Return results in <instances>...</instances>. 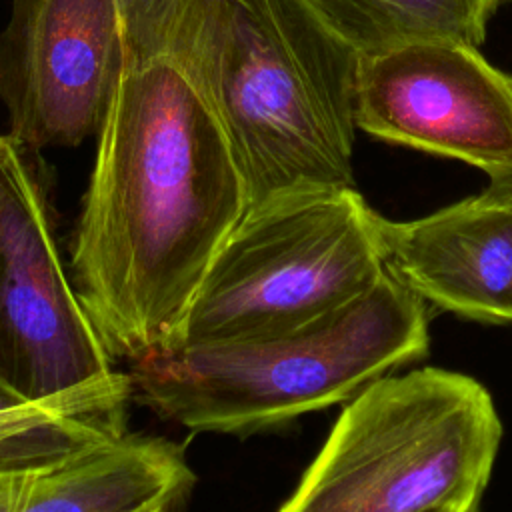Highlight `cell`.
Returning <instances> with one entry per match:
<instances>
[{
	"label": "cell",
	"instance_id": "cell-1",
	"mask_svg": "<svg viewBox=\"0 0 512 512\" xmlns=\"http://www.w3.org/2000/svg\"><path fill=\"white\" fill-rule=\"evenodd\" d=\"M248 210L216 118L170 56L126 66L98 132L72 282L114 360L170 348Z\"/></svg>",
	"mask_w": 512,
	"mask_h": 512
},
{
	"label": "cell",
	"instance_id": "cell-2",
	"mask_svg": "<svg viewBox=\"0 0 512 512\" xmlns=\"http://www.w3.org/2000/svg\"><path fill=\"white\" fill-rule=\"evenodd\" d=\"M168 56L226 136L248 208L296 188H356L360 56L308 0H182Z\"/></svg>",
	"mask_w": 512,
	"mask_h": 512
},
{
	"label": "cell",
	"instance_id": "cell-3",
	"mask_svg": "<svg viewBox=\"0 0 512 512\" xmlns=\"http://www.w3.org/2000/svg\"><path fill=\"white\" fill-rule=\"evenodd\" d=\"M428 348L426 302L386 272L354 304L304 330L174 346L130 362L132 396L190 432L244 436L346 404Z\"/></svg>",
	"mask_w": 512,
	"mask_h": 512
},
{
	"label": "cell",
	"instance_id": "cell-4",
	"mask_svg": "<svg viewBox=\"0 0 512 512\" xmlns=\"http://www.w3.org/2000/svg\"><path fill=\"white\" fill-rule=\"evenodd\" d=\"M502 424L476 378L422 366L368 384L276 512H434L482 504Z\"/></svg>",
	"mask_w": 512,
	"mask_h": 512
},
{
	"label": "cell",
	"instance_id": "cell-5",
	"mask_svg": "<svg viewBox=\"0 0 512 512\" xmlns=\"http://www.w3.org/2000/svg\"><path fill=\"white\" fill-rule=\"evenodd\" d=\"M380 218L356 188H296L250 206L170 348L284 336L342 312L388 272Z\"/></svg>",
	"mask_w": 512,
	"mask_h": 512
},
{
	"label": "cell",
	"instance_id": "cell-6",
	"mask_svg": "<svg viewBox=\"0 0 512 512\" xmlns=\"http://www.w3.org/2000/svg\"><path fill=\"white\" fill-rule=\"evenodd\" d=\"M22 150L0 136V378L38 402L110 374L114 358L66 274Z\"/></svg>",
	"mask_w": 512,
	"mask_h": 512
},
{
	"label": "cell",
	"instance_id": "cell-7",
	"mask_svg": "<svg viewBox=\"0 0 512 512\" xmlns=\"http://www.w3.org/2000/svg\"><path fill=\"white\" fill-rule=\"evenodd\" d=\"M354 122L366 134L512 172V74L456 40H418L360 56Z\"/></svg>",
	"mask_w": 512,
	"mask_h": 512
},
{
	"label": "cell",
	"instance_id": "cell-8",
	"mask_svg": "<svg viewBox=\"0 0 512 512\" xmlns=\"http://www.w3.org/2000/svg\"><path fill=\"white\" fill-rule=\"evenodd\" d=\"M126 70L116 0H12L0 32V100L22 148L98 136Z\"/></svg>",
	"mask_w": 512,
	"mask_h": 512
},
{
	"label": "cell",
	"instance_id": "cell-9",
	"mask_svg": "<svg viewBox=\"0 0 512 512\" xmlns=\"http://www.w3.org/2000/svg\"><path fill=\"white\" fill-rule=\"evenodd\" d=\"M386 270L426 304L460 318L512 322V202L492 182L412 220L380 218Z\"/></svg>",
	"mask_w": 512,
	"mask_h": 512
},
{
	"label": "cell",
	"instance_id": "cell-10",
	"mask_svg": "<svg viewBox=\"0 0 512 512\" xmlns=\"http://www.w3.org/2000/svg\"><path fill=\"white\" fill-rule=\"evenodd\" d=\"M192 484L178 444L126 432L22 478L10 512H144Z\"/></svg>",
	"mask_w": 512,
	"mask_h": 512
},
{
	"label": "cell",
	"instance_id": "cell-11",
	"mask_svg": "<svg viewBox=\"0 0 512 512\" xmlns=\"http://www.w3.org/2000/svg\"><path fill=\"white\" fill-rule=\"evenodd\" d=\"M130 374H110L0 412V480L44 472L76 452L126 434Z\"/></svg>",
	"mask_w": 512,
	"mask_h": 512
},
{
	"label": "cell",
	"instance_id": "cell-12",
	"mask_svg": "<svg viewBox=\"0 0 512 512\" xmlns=\"http://www.w3.org/2000/svg\"><path fill=\"white\" fill-rule=\"evenodd\" d=\"M326 26L358 56L418 40L480 46L504 0H308Z\"/></svg>",
	"mask_w": 512,
	"mask_h": 512
},
{
	"label": "cell",
	"instance_id": "cell-13",
	"mask_svg": "<svg viewBox=\"0 0 512 512\" xmlns=\"http://www.w3.org/2000/svg\"><path fill=\"white\" fill-rule=\"evenodd\" d=\"M126 44V66L168 56L182 0H116Z\"/></svg>",
	"mask_w": 512,
	"mask_h": 512
},
{
	"label": "cell",
	"instance_id": "cell-14",
	"mask_svg": "<svg viewBox=\"0 0 512 512\" xmlns=\"http://www.w3.org/2000/svg\"><path fill=\"white\" fill-rule=\"evenodd\" d=\"M26 478V476H24ZM20 480L22 478H14V480H0V512H10L14 498L18 494L20 488Z\"/></svg>",
	"mask_w": 512,
	"mask_h": 512
},
{
	"label": "cell",
	"instance_id": "cell-15",
	"mask_svg": "<svg viewBox=\"0 0 512 512\" xmlns=\"http://www.w3.org/2000/svg\"><path fill=\"white\" fill-rule=\"evenodd\" d=\"M22 404H30V402H26L22 396H18V394L0 378V412L18 408V406H22Z\"/></svg>",
	"mask_w": 512,
	"mask_h": 512
},
{
	"label": "cell",
	"instance_id": "cell-16",
	"mask_svg": "<svg viewBox=\"0 0 512 512\" xmlns=\"http://www.w3.org/2000/svg\"><path fill=\"white\" fill-rule=\"evenodd\" d=\"M488 182L498 186L510 198V202H512V172H504V174L492 176V178H488Z\"/></svg>",
	"mask_w": 512,
	"mask_h": 512
},
{
	"label": "cell",
	"instance_id": "cell-17",
	"mask_svg": "<svg viewBox=\"0 0 512 512\" xmlns=\"http://www.w3.org/2000/svg\"><path fill=\"white\" fill-rule=\"evenodd\" d=\"M180 504H182V498L180 500H168V502L152 506V508H148L144 512H180Z\"/></svg>",
	"mask_w": 512,
	"mask_h": 512
},
{
	"label": "cell",
	"instance_id": "cell-18",
	"mask_svg": "<svg viewBox=\"0 0 512 512\" xmlns=\"http://www.w3.org/2000/svg\"><path fill=\"white\" fill-rule=\"evenodd\" d=\"M434 512H482V508L478 504V506H472V508H440V510H434Z\"/></svg>",
	"mask_w": 512,
	"mask_h": 512
}]
</instances>
